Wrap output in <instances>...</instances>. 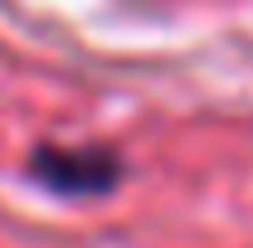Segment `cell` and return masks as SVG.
Listing matches in <instances>:
<instances>
[{"label":"cell","mask_w":253,"mask_h":248,"mask_svg":"<svg viewBox=\"0 0 253 248\" xmlns=\"http://www.w3.org/2000/svg\"><path fill=\"white\" fill-rule=\"evenodd\" d=\"M117 156L112 151H39L34 156V175L54 190L68 195H97V190H112L117 180Z\"/></svg>","instance_id":"cell-1"}]
</instances>
